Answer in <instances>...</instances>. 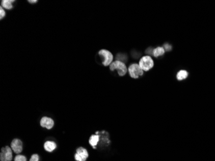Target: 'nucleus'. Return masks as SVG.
Masks as SVG:
<instances>
[{
  "label": "nucleus",
  "instance_id": "nucleus-4",
  "mask_svg": "<svg viewBox=\"0 0 215 161\" xmlns=\"http://www.w3.org/2000/svg\"><path fill=\"white\" fill-rule=\"evenodd\" d=\"M128 72L131 77L133 79H138L144 74V71L141 69L138 64H131L128 68Z\"/></svg>",
  "mask_w": 215,
  "mask_h": 161
},
{
  "label": "nucleus",
  "instance_id": "nucleus-14",
  "mask_svg": "<svg viewBox=\"0 0 215 161\" xmlns=\"http://www.w3.org/2000/svg\"><path fill=\"white\" fill-rule=\"evenodd\" d=\"M188 77V72L186 71V70H180L178 72V74L177 75V78L178 80H184Z\"/></svg>",
  "mask_w": 215,
  "mask_h": 161
},
{
  "label": "nucleus",
  "instance_id": "nucleus-19",
  "mask_svg": "<svg viewBox=\"0 0 215 161\" xmlns=\"http://www.w3.org/2000/svg\"><path fill=\"white\" fill-rule=\"evenodd\" d=\"M28 2L30 3H35L36 2H38V1H28Z\"/></svg>",
  "mask_w": 215,
  "mask_h": 161
},
{
  "label": "nucleus",
  "instance_id": "nucleus-5",
  "mask_svg": "<svg viewBox=\"0 0 215 161\" xmlns=\"http://www.w3.org/2000/svg\"><path fill=\"white\" fill-rule=\"evenodd\" d=\"M99 55L101 59L102 58L103 59V60H102V64L105 67L110 65L113 63L112 61L113 60V56L109 51L105 49H102L99 52Z\"/></svg>",
  "mask_w": 215,
  "mask_h": 161
},
{
  "label": "nucleus",
  "instance_id": "nucleus-6",
  "mask_svg": "<svg viewBox=\"0 0 215 161\" xmlns=\"http://www.w3.org/2000/svg\"><path fill=\"white\" fill-rule=\"evenodd\" d=\"M12 159H13V152H12V149L8 146L2 148L1 150V153H0V160L11 161Z\"/></svg>",
  "mask_w": 215,
  "mask_h": 161
},
{
  "label": "nucleus",
  "instance_id": "nucleus-15",
  "mask_svg": "<svg viewBox=\"0 0 215 161\" xmlns=\"http://www.w3.org/2000/svg\"><path fill=\"white\" fill-rule=\"evenodd\" d=\"M14 161H26V158L24 155H18L14 158Z\"/></svg>",
  "mask_w": 215,
  "mask_h": 161
},
{
  "label": "nucleus",
  "instance_id": "nucleus-11",
  "mask_svg": "<svg viewBox=\"0 0 215 161\" xmlns=\"http://www.w3.org/2000/svg\"><path fill=\"white\" fill-rule=\"evenodd\" d=\"M99 136L98 135H92L90 137L89 143L94 149H96V146L99 145Z\"/></svg>",
  "mask_w": 215,
  "mask_h": 161
},
{
  "label": "nucleus",
  "instance_id": "nucleus-12",
  "mask_svg": "<svg viewBox=\"0 0 215 161\" xmlns=\"http://www.w3.org/2000/svg\"><path fill=\"white\" fill-rule=\"evenodd\" d=\"M164 53H165V50H164V47H157L153 50V55L155 57H158L163 55L164 54Z\"/></svg>",
  "mask_w": 215,
  "mask_h": 161
},
{
  "label": "nucleus",
  "instance_id": "nucleus-8",
  "mask_svg": "<svg viewBox=\"0 0 215 161\" xmlns=\"http://www.w3.org/2000/svg\"><path fill=\"white\" fill-rule=\"evenodd\" d=\"M11 148L16 153H20L23 151V143L19 139H14L11 143Z\"/></svg>",
  "mask_w": 215,
  "mask_h": 161
},
{
  "label": "nucleus",
  "instance_id": "nucleus-1",
  "mask_svg": "<svg viewBox=\"0 0 215 161\" xmlns=\"http://www.w3.org/2000/svg\"><path fill=\"white\" fill-rule=\"evenodd\" d=\"M109 69L111 71H117L120 76H124L128 72V68L126 65L120 61H115L109 65Z\"/></svg>",
  "mask_w": 215,
  "mask_h": 161
},
{
  "label": "nucleus",
  "instance_id": "nucleus-2",
  "mask_svg": "<svg viewBox=\"0 0 215 161\" xmlns=\"http://www.w3.org/2000/svg\"><path fill=\"white\" fill-rule=\"evenodd\" d=\"M138 65L143 71L147 72L153 67L154 62L151 56L145 55L141 58Z\"/></svg>",
  "mask_w": 215,
  "mask_h": 161
},
{
  "label": "nucleus",
  "instance_id": "nucleus-9",
  "mask_svg": "<svg viewBox=\"0 0 215 161\" xmlns=\"http://www.w3.org/2000/svg\"><path fill=\"white\" fill-rule=\"evenodd\" d=\"M40 124L43 128H46L48 130H50L54 126V121L52 119L48 117H43L41 119Z\"/></svg>",
  "mask_w": 215,
  "mask_h": 161
},
{
  "label": "nucleus",
  "instance_id": "nucleus-7",
  "mask_svg": "<svg viewBox=\"0 0 215 161\" xmlns=\"http://www.w3.org/2000/svg\"><path fill=\"white\" fill-rule=\"evenodd\" d=\"M88 157V153L86 149L79 147L77 149L76 153L75 154V160L77 161H86Z\"/></svg>",
  "mask_w": 215,
  "mask_h": 161
},
{
  "label": "nucleus",
  "instance_id": "nucleus-16",
  "mask_svg": "<svg viewBox=\"0 0 215 161\" xmlns=\"http://www.w3.org/2000/svg\"><path fill=\"white\" fill-rule=\"evenodd\" d=\"M40 160V157L38 154H34L32 155L30 159V161H39Z\"/></svg>",
  "mask_w": 215,
  "mask_h": 161
},
{
  "label": "nucleus",
  "instance_id": "nucleus-17",
  "mask_svg": "<svg viewBox=\"0 0 215 161\" xmlns=\"http://www.w3.org/2000/svg\"><path fill=\"white\" fill-rule=\"evenodd\" d=\"M5 16V11H4L3 8L2 7H0V19H2Z\"/></svg>",
  "mask_w": 215,
  "mask_h": 161
},
{
  "label": "nucleus",
  "instance_id": "nucleus-3",
  "mask_svg": "<svg viewBox=\"0 0 215 161\" xmlns=\"http://www.w3.org/2000/svg\"><path fill=\"white\" fill-rule=\"evenodd\" d=\"M96 135L99 136V146L101 148L107 147L111 144V141L109 140V133L106 131H96Z\"/></svg>",
  "mask_w": 215,
  "mask_h": 161
},
{
  "label": "nucleus",
  "instance_id": "nucleus-10",
  "mask_svg": "<svg viewBox=\"0 0 215 161\" xmlns=\"http://www.w3.org/2000/svg\"><path fill=\"white\" fill-rule=\"evenodd\" d=\"M56 144L53 141H48L45 142L44 144V148L46 151H47L48 152H52L53 150H55L56 148Z\"/></svg>",
  "mask_w": 215,
  "mask_h": 161
},
{
  "label": "nucleus",
  "instance_id": "nucleus-13",
  "mask_svg": "<svg viewBox=\"0 0 215 161\" xmlns=\"http://www.w3.org/2000/svg\"><path fill=\"white\" fill-rule=\"evenodd\" d=\"M14 2V0H4L1 1V7L7 10L12 9L13 8V3Z\"/></svg>",
  "mask_w": 215,
  "mask_h": 161
},
{
  "label": "nucleus",
  "instance_id": "nucleus-18",
  "mask_svg": "<svg viewBox=\"0 0 215 161\" xmlns=\"http://www.w3.org/2000/svg\"><path fill=\"white\" fill-rule=\"evenodd\" d=\"M164 50L166 49L167 51H169L171 50L172 47H171V46L169 45V44H166V45H164Z\"/></svg>",
  "mask_w": 215,
  "mask_h": 161
}]
</instances>
